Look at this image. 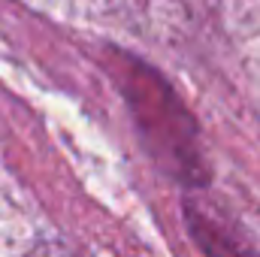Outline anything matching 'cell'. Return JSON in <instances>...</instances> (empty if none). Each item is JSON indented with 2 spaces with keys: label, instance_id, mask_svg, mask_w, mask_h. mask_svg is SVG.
Instances as JSON below:
<instances>
[{
  "label": "cell",
  "instance_id": "obj_4",
  "mask_svg": "<svg viewBox=\"0 0 260 257\" xmlns=\"http://www.w3.org/2000/svg\"><path fill=\"white\" fill-rule=\"evenodd\" d=\"M27 257H73V251L67 248L64 242H55V239H49V242H40V245H34Z\"/></svg>",
  "mask_w": 260,
  "mask_h": 257
},
{
  "label": "cell",
  "instance_id": "obj_3",
  "mask_svg": "<svg viewBox=\"0 0 260 257\" xmlns=\"http://www.w3.org/2000/svg\"><path fill=\"white\" fill-rule=\"evenodd\" d=\"M133 30L160 43L185 37L203 12V0H109Z\"/></svg>",
  "mask_w": 260,
  "mask_h": 257
},
{
  "label": "cell",
  "instance_id": "obj_2",
  "mask_svg": "<svg viewBox=\"0 0 260 257\" xmlns=\"http://www.w3.org/2000/svg\"><path fill=\"white\" fill-rule=\"evenodd\" d=\"M185 227L206 257H260L245 230L206 194L185 197Z\"/></svg>",
  "mask_w": 260,
  "mask_h": 257
},
{
  "label": "cell",
  "instance_id": "obj_1",
  "mask_svg": "<svg viewBox=\"0 0 260 257\" xmlns=\"http://www.w3.org/2000/svg\"><path fill=\"white\" fill-rule=\"evenodd\" d=\"M124 70H127L124 94L133 106L145 145L173 179L191 188H203L209 176H206V160L197 142V127L191 115L157 76L136 67V61H127Z\"/></svg>",
  "mask_w": 260,
  "mask_h": 257
}]
</instances>
